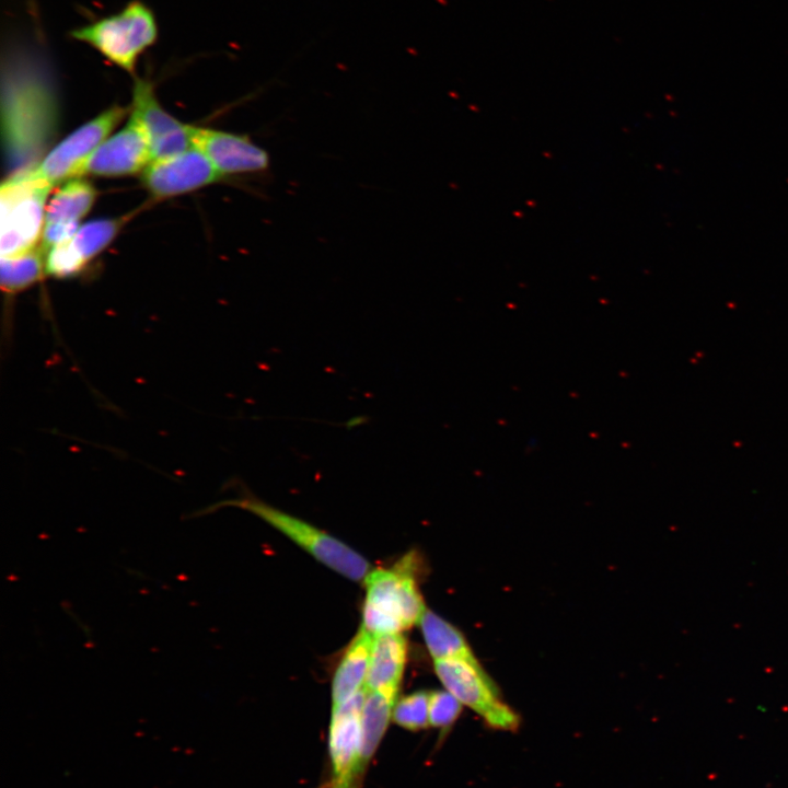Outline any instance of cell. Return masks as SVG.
<instances>
[{"instance_id":"cell-6","label":"cell","mask_w":788,"mask_h":788,"mask_svg":"<svg viewBox=\"0 0 788 788\" xmlns=\"http://www.w3.org/2000/svg\"><path fill=\"white\" fill-rule=\"evenodd\" d=\"M362 688L345 702L332 706L328 751L332 766L329 788H360L368 764L362 754Z\"/></svg>"},{"instance_id":"cell-17","label":"cell","mask_w":788,"mask_h":788,"mask_svg":"<svg viewBox=\"0 0 788 788\" xmlns=\"http://www.w3.org/2000/svg\"><path fill=\"white\" fill-rule=\"evenodd\" d=\"M46 254L40 246L25 253L1 256V288L8 294H16L40 280L46 274Z\"/></svg>"},{"instance_id":"cell-16","label":"cell","mask_w":788,"mask_h":788,"mask_svg":"<svg viewBox=\"0 0 788 788\" xmlns=\"http://www.w3.org/2000/svg\"><path fill=\"white\" fill-rule=\"evenodd\" d=\"M96 189L79 177L60 186L46 206L45 223L80 221L94 204Z\"/></svg>"},{"instance_id":"cell-7","label":"cell","mask_w":788,"mask_h":788,"mask_svg":"<svg viewBox=\"0 0 788 788\" xmlns=\"http://www.w3.org/2000/svg\"><path fill=\"white\" fill-rule=\"evenodd\" d=\"M126 113L127 108L117 105L104 111L59 142L33 166L34 172L51 186L77 178L83 162L108 138Z\"/></svg>"},{"instance_id":"cell-4","label":"cell","mask_w":788,"mask_h":788,"mask_svg":"<svg viewBox=\"0 0 788 788\" xmlns=\"http://www.w3.org/2000/svg\"><path fill=\"white\" fill-rule=\"evenodd\" d=\"M53 186L33 167L11 174L1 184L0 254L14 256L36 247L45 225L46 199Z\"/></svg>"},{"instance_id":"cell-8","label":"cell","mask_w":788,"mask_h":788,"mask_svg":"<svg viewBox=\"0 0 788 788\" xmlns=\"http://www.w3.org/2000/svg\"><path fill=\"white\" fill-rule=\"evenodd\" d=\"M130 114L148 137L151 161L165 160L194 147L190 125L182 124L162 108L150 80L136 78Z\"/></svg>"},{"instance_id":"cell-5","label":"cell","mask_w":788,"mask_h":788,"mask_svg":"<svg viewBox=\"0 0 788 788\" xmlns=\"http://www.w3.org/2000/svg\"><path fill=\"white\" fill-rule=\"evenodd\" d=\"M433 668L444 688L479 715L488 727L501 731L518 730L519 715L502 699L499 687L480 662L433 660Z\"/></svg>"},{"instance_id":"cell-12","label":"cell","mask_w":788,"mask_h":788,"mask_svg":"<svg viewBox=\"0 0 788 788\" xmlns=\"http://www.w3.org/2000/svg\"><path fill=\"white\" fill-rule=\"evenodd\" d=\"M406 658L407 642L401 633L373 636L363 688L367 692L385 688L399 691Z\"/></svg>"},{"instance_id":"cell-10","label":"cell","mask_w":788,"mask_h":788,"mask_svg":"<svg viewBox=\"0 0 788 788\" xmlns=\"http://www.w3.org/2000/svg\"><path fill=\"white\" fill-rule=\"evenodd\" d=\"M151 162L150 144L139 123L130 116L126 126L103 141L83 162L82 175L125 176L143 171Z\"/></svg>"},{"instance_id":"cell-22","label":"cell","mask_w":788,"mask_h":788,"mask_svg":"<svg viewBox=\"0 0 788 788\" xmlns=\"http://www.w3.org/2000/svg\"><path fill=\"white\" fill-rule=\"evenodd\" d=\"M79 228V221L45 223L40 248L47 254L51 247L70 241Z\"/></svg>"},{"instance_id":"cell-13","label":"cell","mask_w":788,"mask_h":788,"mask_svg":"<svg viewBox=\"0 0 788 788\" xmlns=\"http://www.w3.org/2000/svg\"><path fill=\"white\" fill-rule=\"evenodd\" d=\"M373 636L362 627L354 637L332 681V703L338 705L361 691L367 679Z\"/></svg>"},{"instance_id":"cell-2","label":"cell","mask_w":788,"mask_h":788,"mask_svg":"<svg viewBox=\"0 0 788 788\" xmlns=\"http://www.w3.org/2000/svg\"><path fill=\"white\" fill-rule=\"evenodd\" d=\"M414 569L415 559L408 555L391 569L367 575L361 627L368 633L395 634L419 623L427 609Z\"/></svg>"},{"instance_id":"cell-3","label":"cell","mask_w":788,"mask_h":788,"mask_svg":"<svg viewBox=\"0 0 788 788\" xmlns=\"http://www.w3.org/2000/svg\"><path fill=\"white\" fill-rule=\"evenodd\" d=\"M158 36L155 14L140 0L129 1L120 11L70 32L72 39L89 45L107 61L130 73Z\"/></svg>"},{"instance_id":"cell-14","label":"cell","mask_w":788,"mask_h":788,"mask_svg":"<svg viewBox=\"0 0 788 788\" xmlns=\"http://www.w3.org/2000/svg\"><path fill=\"white\" fill-rule=\"evenodd\" d=\"M419 625L433 660L462 659L479 662L462 631L431 610L425 611Z\"/></svg>"},{"instance_id":"cell-18","label":"cell","mask_w":788,"mask_h":788,"mask_svg":"<svg viewBox=\"0 0 788 788\" xmlns=\"http://www.w3.org/2000/svg\"><path fill=\"white\" fill-rule=\"evenodd\" d=\"M121 225V219L92 220L80 225L70 241L84 263L88 264L108 246Z\"/></svg>"},{"instance_id":"cell-21","label":"cell","mask_w":788,"mask_h":788,"mask_svg":"<svg viewBox=\"0 0 788 788\" xmlns=\"http://www.w3.org/2000/svg\"><path fill=\"white\" fill-rule=\"evenodd\" d=\"M463 705L450 692L429 693V726L445 732L461 715Z\"/></svg>"},{"instance_id":"cell-11","label":"cell","mask_w":788,"mask_h":788,"mask_svg":"<svg viewBox=\"0 0 788 788\" xmlns=\"http://www.w3.org/2000/svg\"><path fill=\"white\" fill-rule=\"evenodd\" d=\"M192 141L221 175L264 172L269 155L248 137L232 132L190 126Z\"/></svg>"},{"instance_id":"cell-19","label":"cell","mask_w":788,"mask_h":788,"mask_svg":"<svg viewBox=\"0 0 788 788\" xmlns=\"http://www.w3.org/2000/svg\"><path fill=\"white\" fill-rule=\"evenodd\" d=\"M392 720L399 727L418 731L429 726V693L418 691L395 703Z\"/></svg>"},{"instance_id":"cell-1","label":"cell","mask_w":788,"mask_h":788,"mask_svg":"<svg viewBox=\"0 0 788 788\" xmlns=\"http://www.w3.org/2000/svg\"><path fill=\"white\" fill-rule=\"evenodd\" d=\"M228 506L246 510L258 517L316 560L348 579L360 581L370 572L367 559L344 542L302 519L273 507L247 490L242 491L236 498L215 503L199 514Z\"/></svg>"},{"instance_id":"cell-15","label":"cell","mask_w":788,"mask_h":788,"mask_svg":"<svg viewBox=\"0 0 788 788\" xmlns=\"http://www.w3.org/2000/svg\"><path fill=\"white\" fill-rule=\"evenodd\" d=\"M397 694L398 691L392 688L366 691L362 707V754L367 764L385 734Z\"/></svg>"},{"instance_id":"cell-20","label":"cell","mask_w":788,"mask_h":788,"mask_svg":"<svg viewBox=\"0 0 788 788\" xmlns=\"http://www.w3.org/2000/svg\"><path fill=\"white\" fill-rule=\"evenodd\" d=\"M86 264L71 241L51 247L46 254L45 270L48 276L66 279L79 275Z\"/></svg>"},{"instance_id":"cell-9","label":"cell","mask_w":788,"mask_h":788,"mask_svg":"<svg viewBox=\"0 0 788 788\" xmlns=\"http://www.w3.org/2000/svg\"><path fill=\"white\" fill-rule=\"evenodd\" d=\"M221 178L209 159L197 148L159 161L142 171L141 182L155 198L185 194Z\"/></svg>"}]
</instances>
